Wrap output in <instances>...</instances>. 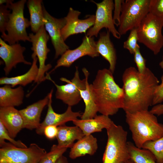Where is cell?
Segmentation results:
<instances>
[{"mask_svg":"<svg viewBox=\"0 0 163 163\" xmlns=\"http://www.w3.org/2000/svg\"><path fill=\"white\" fill-rule=\"evenodd\" d=\"M125 112L134 113L148 110L152 105L154 93L159 81L148 68L143 73L134 67L124 71L122 76Z\"/></svg>","mask_w":163,"mask_h":163,"instance_id":"obj_1","label":"cell"},{"mask_svg":"<svg viewBox=\"0 0 163 163\" xmlns=\"http://www.w3.org/2000/svg\"><path fill=\"white\" fill-rule=\"evenodd\" d=\"M113 73L107 69L99 70L91 84L98 112L108 116L116 114L124 104L123 90L115 82Z\"/></svg>","mask_w":163,"mask_h":163,"instance_id":"obj_2","label":"cell"},{"mask_svg":"<svg viewBox=\"0 0 163 163\" xmlns=\"http://www.w3.org/2000/svg\"><path fill=\"white\" fill-rule=\"evenodd\" d=\"M125 113L126 122L138 148L141 149L146 142L163 136V124L159 123L156 117L148 110Z\"/></svg>","mask_w":163,"mask_h":163,"instance_id":"obj_3","label":"cell"},{"mask_svg":"<svg viewBox=\"0 0 163 163\" xmlns=\"http://www.w3.org/2000/svg\"><path fill=\"white\" fill-rule=\"evenodd\" d=\"M107 140L102 163H126L130 159L127 148V132L114 122L106 129Z\"/></svg>","mask_w":163,"mask_h":163,"instance_id":"obj_4","label":"cell"},{"mask_svg":"<svg viewBox=\"0 0 163 163\" xmlns=\"http://www.w3.org/2000/svg\"><path fill=\"white\" fill-rule=\"evenodd\" d=\"M26 0H21L17 2H11L8 4V8L12 10L6 27L7 34L1 36L3 40L12 45L20 41L30 42L26 29L30 26V21L25 18L24 11Z\"/></svg>","mask_w":163,"mask_h":163,"instance_id":"obj_5","label":"cell"},{"mask_svg":"<svg viewBox=\"0 0 163 163\" xmlns=\"http://www.w3.org/2000/svg\"><path fill=\"white\" fill-rule=\"evenodd\" d=\"M163 20L149 13L137 28L138 42L157 55L163 47Z\"/></svg>","mask_w":163,"mask_h":163,"instance_id":"obj_6","label":"cell"},{"mask_svg":"<svg viewBox=\"0 0 163 163\" xmlns=\"http://www.w3.org/2000/svg\"><path fill=\"white\" fill-rule=\"evenodd\" d=\"M150 0H123L118 30L121 35L137 28L149 13Z\"/></svg>","mask_w":163,"mask_h":163,"instance_id":"obj_7","label":"cell"},{"mask_svg":"<svg viewBox=\"0 0 163 163\" xmlns=\"http://www.w3.org/2000/svg\"><path fill=\"white\" fill-rule=\"evenodd\" d=\"M0 147V163H37L47 153L34 143L21 148L5 142Z\"/></svg>","mask_w":163,"mask_h":163,"instance_id":"obj_8","label":"cell"},{"mask_svg":"<svg viewBox=\"0 0 163 163\" xmlns=\"http://www.w3.org/2000/svg\"><path fill=\"white\" fill-rule=\"evenodd\" d=\"M76 70L74 76L71 80L64 78H61L60 80L67 83L64 85H59L51 78L50 74L46 73V79L51 81L56 87V97L62 101L68 106H72L78 104L82 99L80 90L86 88V78L81 80L79 76L78 67H75Z\"/></svg>","mask_w":163,"mask_h":163,"instance_id":"obj_9","label":"cell"},{"mask_svg":"<svg viewBox=\"0 0 163 163\" xmlns=\"http://www.w3.org/2000/svg\"><path fill=\"white\" fill-rule=\"evenodd\" d=\"M29 36L30 42L32 43L31 49L33 53L31 57L36 56L39 62L38 73L34 82L39 84L46 80L45 74L52 66L50 64H45L48 54L50 51L47 46V42L50 38L44 25L35 34L30 33Z\"/></svg>","mask_w":163,"mask_h":163,"instance_id":"obj_10","label":"cell"},{"mask_svg":"<svg viewBox=\"0 0 163 163\" xmlns=\"http://www.w3.org/2000/svg\"><path fill=\"white\" fill-rule=\"evenodd\" d=\"M91 2L97 7L94 25L88 30L86 36L97 37L100 30L105 28L108 29L115 38L120 39L121 35L116 29L113 20L112 11L114 7L113 1L104 0L98 3L93 1Z\"/></svg>","mask_w":163,"mask_h":163,"instance_id":"obj_11","label":"cell"},{"mask_svg":"<svg viewBox=\"0 0 163 163\" xmlns=\"http://www.w3.org/2000/svg\"><path fill=\"white\" fill-rule=\"evenodd\" d=\"M85 56L93 58L99 56L96 50V41L94 37L85 36L78 47L73 50L69 49L66 51L57 60L54 68L47 73L50 74L59 67H69L76 60Z\"/></svg>","mask_w":163,"mask_h":163,"instance_id":"obj_12","label":"cell"},{"mask_svg":"<svg viewBox=\"0 0 163 163\" xmlns=\"http://www.w3.org/2000/svg\"><path fill=\"white\" fill-rule=\"evenodd\" d=\"M43 22L45 28L48 33L55 50V58L62 55L69 49L61 35V30L66 24L65 18H57L51 16L43 5Z\"/></svg>","mask_w":163,"mask_h":163,"instance_id":"obj_13","label":"cell"},{"mask_svg":"<svg viewBox=\"0 0 163 163\" xmlns=\"http://www.w3.org/2000/svg\"><path fill=\"white\" fill-rule=\"evenodd\" d=\"M81 12L70 7L67 16L64 17L66 24L61 30V35L65 41L69 37L78 34L86 33L94 24L95 15L88 16L86 18L80 19L78 17Z\"/></svg>","mask_w":163,"mask_h":163,"instance_id":"obj_14","label":"cell"},{"mask_svg":"<svg viewBox=\"0 0 163 163\" xmlns=\"http://www.w3.org/2000/svg\"><path fill=\"white\" fill-rule=\"evenodd\" d=\"M0 57L5 64L4 70L6 75H9L13 68L19 63L30 65L32 63L25 59L23 53L26 48L18 43L7 44L0 38Z\"/></svg>","mask_w":163,"mask_h":163,"instance_id":"obj_15","label":"cell"},{"mask_svg":"<svg viewBox=\"0 0 163 163\" xmlns=\"http://www.w3.org/2000/svg\"><path fill=\"white\" fill-rule=\"evenodd\" d=\"M53 92L52 89L49 93L50 99L46 117L43 121L41 123L39 127L36 129L37 133L40 135L44 134V129L48 126L52 125L59 126L65 125L68 122H73L78 119V118L81 117L82 114L80 112L73 111L72 107L70 106H68L65 112L63 113H58L55 112L52 106Z\"/></svg>","mask_w":163,"mask_h":163,"instance_id":"obj_16","label":"cell"},{"mask_svg":"<svg viewBox=\"0 0 163 163\" xmlns=\"http://www.w3.org/2000/svg\"><path fill=\"white\" fill-rule=\"evenodd\" d=\"M50 99L48 94L44 98L19 110L24 123V128L32 130L38 128L41 113L44 107L48 105Z\"/></svg>","mask_w":163,"mask_h":163,"instance_id":"obj_17","label":"cell"},{"mask_svg":"<svg viewBox=\"0 0 163 163\" xmlns=\"http://www.w3.org/2000/svg\"><path fill=\"white\" fill-rule=\"evenodd\" d=\"M0 122L8 131L9 135L14 138L24 128V123L19 112L14 107H0Z\"/></svg>","mask_w":163,"mask_h":163,"instance_id":"obj_18","label":"cell"},{"mask_svg":"<svg viewBox=\"0 0 163 163\" xmlns=\"http://www.w3.org/2000/svg\"><path fill=\"white\" fill-rule=\"evenodd\" d=\"M99 37L96 41V49L97 52L109 62V69L113 73L115 71L117 56L116 50L110 38V32L99 33Z\"/></svg>","mask_w":163,"mask_h":163,"instance_id":"obj_19","label":"cell"},{"mask_svg":"<svg viewBox=\"0 0 163 163\" xmlns=\"http://www.w3.org/2000/svg\"><path fill=\"white\" fill-rule=\"evenodd\" d=\"M73 123L79 127L85 136L101 132L103 129L109 128L113 122L109 116L101 114L97 115L94 117L88 119H77Z\"/></svg>","mask_w":163,"mask_h":163,"instance_id":"obj_20","label":"cell"},{"mask_svg":"<svg viewBox=\"0 0 163 163\" xmlns=\"http://www.w3.org/2000/svg\"><path fill=\"white\" fill-rule=\"evenodd\" d=\"M98 148L97 140L91 134L85 136L71 148L69 156L72 159L87 155H94Z\"/></svg>","mask_w":163,"mask_h":163,"instance_id":"obj_21","label":"cell"},{"mask_svg":"<svg viewBox=\"0 0 163 163\" xmlns=\"http://www.w3.org/2000/svg\"><path fill=\"white\" fill-rule=\"evenodd\" d=\"M58 132L56 137L58 146L60 148H71L74 142L82 139L85 135L78 126H69L63 125L58 126Z\"/></svg>","mask_w":163,"mask_h":163,"instance_id":"obj_22","label":"cell"},{"mask_svg":"<svg viewBox=\"0 0 163 163\" xmlns=\"http://www.w3.org/2000/svg\"><path fill=\"white\" fill-rule=\"evenodd\" d=\"M24 92L22 86L14 88L5 85L0 88V107L19 106L23 103Z\"/></svg>","mask_w":163,"mask_h":163,"instance_id":"obj_23","label":"cell"},{"mask_svg":"<svg viewBox=\"0 0 163 163\" xmlns=\"http://www.w3.org/2000/svg\"><path fill=\"white\" fill-rule=\"evenodd\" d=\"M82 71L86 79V88L84 90H80V93L85 104V108L80 117L81 119L86 120L94 117L97 115V113L98 112L95 102L91 84H89L88 81L89 73L85 68L82 69Z\"/></svg>","mask_w":163,"mask_h":163,"instance_id":"obj_24","label":"cell"},{"mask_svg":"<svg viewBox=\"0 0 163 163\" xmlns=\"http://www.w3.org/2000/svg\"><path fill=\"white\" fill-rule=\"evenodd\" d=\"M32 58L33 61L31 66L26 73L15 77H2L0 78V84L8 85L13 88L18 85L25 86L32 82H34L39 72V67L37 65L38 59L36 56L32 57Z\"/></svg>","mask_w":163,"mask_h":163,"instance_id":"obj_25","label":"cell"},{"mask_svg":"<svg viewBox=\"0 0 163 163\" xmlns=\"http://www.w3.org/2000/svg\"><path fill=\"white\" fill-rule=\"evenodd\" d=\"M42 0H28L27 6L30 15L31 30L36 33L44 25L43 5Z\"/></svg>","mask_w":163,"mask_h":163,"instance_id":"obj_26","label":"cell"},{"mask_svg":"<svg viewBox=\"0 0 163 163\" xmlns=\"http://www.w3.org/2000/svg\"><path fill=\"white\" fill-rule=\"evenodd\" d=\"M127 146L130 158L135 163H157L154 155L149 150L137 147L131 142Z\"/></svg>","mask_w":163,"mask_h":163,"instance_id":"obj_27","label":"cell"},{"mask_svg":"<svg viewBox=\"0 0 163 163\" xmlns=\"http://www.w3.org/2000/svg\"><path fill=\"white\" fill-rule=\"evenodd\" d=\"M142 148L150 151L155 156L157 163H163V136L155 141L146 142Z\"/></svg>","mask_w":163,"mask_h":163,"instance_id":"obj_28","label":"cell"},{"mask_svg":"<svg viewBox=\"0 0 163 163\" xmlns=\"http://www.w3.org/2000/svg\"><path fill=\"white\" fill-rule=\"evenodd\" d=\"M66 148H60L57 145H53L50 151L47 153L37 163H55L65 152Z\"/></svg>","mask_w":163,"mask_h":163,"instance_id":"obj_29","label":"cell"},{"mask_svg":"<svg viewBox=\"0 0 163 163\" xmlns=\"http://www.w3.org/2000/svg\"><path fill=\"white\" fill-rule=\"evenodd\" d=\"M138 40L137 28H134L130 30L127 39L124 42L123 48L128 50L131 54H134L138 44Z\"/></svg>","mask_w":163,"mask_h":163,"instance_id":"obj_30","label":"cell"},{"mask_svg":"<svg viewBox=\"0 0 163 163\" xmlns=\"http://www.w3.org/2000/svg\"><path fill=\"white\" fill-rule=\"evenodd\" d=\"M5 140L8 141L15 146L21 148H27V146L20 140H15L11 137L8 131L0 122V145L4 143Z\"/></svg>","mask_w":163,"mask_h":163,"instance_id":"obj_31","label":"cell"},{"mask_svg":"<svg viewBox=\"0 0 163 163\" xmlns=\"http://www.w3.org/2000/svg\"><path fill=\"white\" fill-rule=\"evenodd\" d=\"M8 9V5H0V31L2 34L1 36L6 34V27L11 13V11Z\"/></svg>","mask_w":163,"mask_h":163,"instance_id":"obj_32","label":"cell"},{"mask_svg":"<svg viewBox=\"0 0 163 163\" xmlns=\"http://www.w3.org/2000/svg\"><path fill=\"white\" fill-rule=\"evenodd\" d=\"M149 13L163 20V0H150Z\"/></svg>","mask_w":163,"mask_h":163,"instance_id":"obj_33","label":"cell"},{"mask_svg":"<svg viewBox=\"0 0 163 163\" xmlns=\"http://www.w3.org/2000/svg\"><path fill=\"white\" fill-rule=\"evenodd\" d=\"M133 55L134 61L137 66V70L140 73H144L147 68L146 66V60L141 53L140 46L138 44Z\"/></svg>","mask_w":163,"mask_h":163,"instance_id":"obj_34","label":"cell"},{"mask_svg":"<svg viewBox=\"0 0 163 163\" xmlns=\"http://www.w3.org/2000/svg\"><path fill=\"white\" fill-rule=\"evenodd\" d=\"M123 0H115L114 1L113 20L114 24L117 27H119L120 24L122 5Z\"/></svg>","mask_w":163,"mask_h":163,"instance_id":"obj_35","label":"cell"},{"mask_svg":"<svg viewBox=\"0 0 163 163\" xmlns=\"http://www.w3.org/2000/svg\"><path fill=\"white\" fill-rule=\"evenodd\" d=\"M161 79V84H158L155 89L152 105L161 104L163 101V75Z\"/></svg>","mask_w":163,"mask_h":163,"instance_id":"obj_36","label":"cell"},{"mask_svg":"<svg viewBox=\"0 0 163 163\" xmlns=\"http://www.w3.org/2000/svg\"><path fill=\"white\" fill-rule=\"evenodd\" d=\"M58 132V126L50 125L45 127L44 130V134L47 139L52 140L56 138Z\"/></svg>","mask_w":163,"mask_h":163,"instance_id":"obj_37","label":"cell"},{"mask_svg":"<svg viewBox=\"0 0 163 163\" xmlns=\"http://www.w3.org/2000/svg\"><path fill=\"white\" fill-rule=\"evenodd\" d=\"M154 115L158 116L163 114V104H159L154 105L149 111Z\"/></svg>","mask_w":163,"mask_h":163,"instance_id":"obj_38","label":"cell"},{"mask_svg":"<svg viewBox=\"0 0 163 163\" xmlns=\"http://www.w3.org/2000/svg\"><path fill=\"white\" fill-rule=\"evenodd\" d=\"M55 163H68L67 158L63 155L60 157Z\"/></svg>","mask_w":163,"mask_h":163,"instance_id":"obj_39","label":"cell"},{"mask_svg":"<svg viewBox=\"0 0 163 163\" xmlns=\"http://www.w3.org/2000/svg\"><path fill=\"white\" fill-rule=\"evenodd\" d=\"M14 0H0V5L5 4L7 5L10 4L11 2H13Z\"/></svg>","mask_w":163,"mask_h":163,"instance_id":"obj_40","label":"cell"},{"mask_svg":"<svg viewBox=\"0 0 163 163\" xmlns=\"http://www.w3.org/2000/svg\"><path fill=\"white\" fill-rule=\"evenodd\" d=\"M159 65L160 67L162 69L163 71V56L162 58V60L159 63Z\"/></svg>","mask_w":163,"mask_h":163,"instance_id":"obj_41","label":"cell"},{"mask_svg":"<svg viewBox=\"0 0 163 163\" xmlns=\"http://www.w3.org/2000/svg\"><path fill=\"white\" fill-rule=\"evenodd\" d=\"M126 163H135L130 159L127 162H126Z\"/></svg>","mask_w":163,"mask_h":163,"instance_id":"obj_42","label":"cell"}]
</instances>
